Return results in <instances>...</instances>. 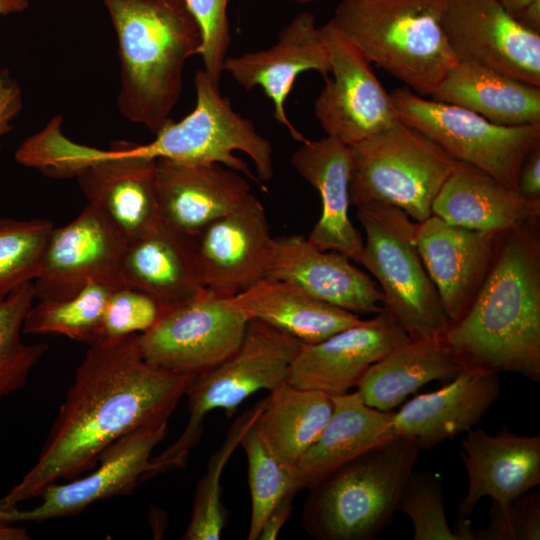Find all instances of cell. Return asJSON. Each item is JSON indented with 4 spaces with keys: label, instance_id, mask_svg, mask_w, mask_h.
<instances>
[{
    "label": "cell",
    "instance_id": "17",
    "mask_svg": "<svg viewBox=\"0 0 540 540\" xmlns=\"http://www.w3.org/2000/svg\"><path fill=\"white\" fill-rule=\"evenodd\" d=\"M405 329L385 308L375 317L314 343H302L287 382L331 397L356 388L366 371L408 341Z\"/></svg>",
    "mask_w": 540,
    "mask_h": 540
},
{
    "label": "cell",
    "instance_id": "16",
    "mask_svg": "<svg viewBox=\"0 0 540 540\" xmlns=\"http://www.w3.org/2000/svg\"><path fill=\"white\" fill-rule=\"evenodd\" d=\"M273 241L265 208L252 194L194 237L202 286L224 297L246 290L267 276Z\"/></svg>",
    "mask_w": 540,
    "mask_h": 540
},
{
    "label": "cell",
    "instance_id": "10",
    "mask_svg": "<svg viewBox=\"0 0 540 540\" xmlns=\"http://www.w3.org/2000/svg\"><path fill=\"white\" fill-rule=\"evenodd\" d=\"M390 93L401 122L423 133L455 160L517 189L525 157L540 145V124H495L457 105L426 99L406 86Z\"/></svg>",
    "mask_w": 540,
    "mask_h": 540
},
{
    "label": "cell",
    "instance_id": "47",
    "mask_svg": "<svg viewBox=\"0 0 540 540\" xmlns=\"http://www.w3.org/2000/svg\"><path fill=\"white\" fill-rule=\"evenodd\" d=\"M513 16L535 0H497Z\"/></svg>",
    "mask_w": 540,
    "mask_h": 540
},
{
    "label": "cell",
    "instance_id": "21",
    "mask_svg": "<svg viewBox=\"0 0 540 540\" xmlns=\"http://www.w3.org/2000/svg\"><path fill=\"white\" fill-rule=\"evenodd\" d=\"M161 220L190 237L236 210L252 195L248 180L218 163L156 159Z\"/></svg>",
    "mask_w": 540,
    "mask_h": 540
},
{
    "label": "cell",
    "instance_id": "33",
    "mask_svg": "<svg viewBox=\"0 0 540 540\" xmlns=\"http://www.w3.org/2000/svg\"><path fill=\"white\" fill-rule=\"evenodd\" d=\"M114 288L109 284L88 282L69 298L39 300L26 315L23 333L59 334L90 345L95 340L107 299Z\"/></svg>",
    "mask_w": 540,
    "mask_h": 540
},
{
    "label": "cell",
    "instance_id": "23",
    "mask_svg": "<svg viewBox=\"0 0 540 540\" xmlns=\"http://www.w3.org/2000/svg\"><path fill=\"white\" fill-rule=\"evenodd\" d=\"M500 394L497 373L462 368L442 388L415 396L393 412L396 436L431 449L477 425Z\"/></svg>",
    "mask_w": 540,
    "mask_h": 540
},
{
    "label": "cell",
    "instance_id": "32",
    "mask_svg": "<svg viewBox=\"0 0 540 540\" xmlns=\"http://www.w3.org/2000/svg\"><path fill=\"white\" fill-rule=\"evenodd\" d=\"M265 404V398L241 414L231 425L223 443L209 458L206 472L196 487L185 540H218L225 526L226 513L221 500L220 479L224 468Z\"/></svg>",
    "mask_w": 540,
    "mask_h": 540
},
{
    "label": "cell",
    "instance_id": "24",
    "mask_svg": "<svg viewBox=\"0 0 540 540\" xmlns=\"http://www.w3.org/2000/svg\"><path fill=\"white\" fill-rule=\"evenodd\" d=\"M291 164L321 197V216L308 241L360 264L364 240L349 218L350 147L330 136L306 139L292 154Z\"/></svg>",
    "mask_w": 540,
    "mask_h": 540
},
{
    "label": "cell",
    "instance_id": "2",
    "mask_svg": "<svg viewBox=\"0 0 540 540\" xmlns=\"http://www.w3.org/2000/svg\"><path fill=\"white\" fill-rule=\"evenodd\" d=\"M443 339L462 368L540 380L539 219L501 235L470 307Z\"/></svg>",
    "mask_w": 540,
    "mask_h": 540
},
{
    "label": "cell",
    "instance_id": "31",
    "mask_svg": "<svg viewBox=\"0 0 540 540\" xmlns=\"http://www.w3.org/2000/svg\"><path fill=\"white\" fill-rule=\"evenodd\" d=\"M332 411L331 396L284 382L265 397L254 428L270 452L294 470L318 439Z\"/></svg>",
    "mask_w": 540,
    "mask_h": 540
},
{
    "label": "cell",
    "instance_id": "14",
    "mask_svg": "<svg viewBox=\"0 0 540 540\" xmlns=\"http://www.w3.org/2000/svg\"><path fill=\"white\" fill-rule=\"evenodd\" d=\"M443 29L457 59L540 87V33L497 0H443Z\"/></svg>",
    "mask_w": 540,
    "mask_h": 540
},
{
    "label": "cell",
    "instance_id": "9",
    "mask_svg": "<svg viewBox=\"0 0 540 540\" xmlns=\"http://www.w3.org/2000/svg\"><path fill=\"white\" fill-rule=\"evenodd\" d=\"M356 209L365 232L360 264L380 286L384 308L411 339L443 337L450 321L418 253L416 222L384 203Z\"/></svg>",
    "mask_w": 540,
    "mask_h": 540
},
{
    "label": "cell",
    "instance_id": "5",
    "mask_svg": "<svg viewBox=\"0 0 540 540\" xmlns=\"http://www.w3.org/2000/svg\"><path fill=\"white\" fill-rule=\"evenodd\" d=\"M420 448L394 436L309 488L302 512L306 532L317 540H372L398 511Z\"/></svg>",
    "mask_w": 540,
    "mask_h": 540
},
{
    "label": "cell",
    "instance_id": "11",
    "mask_svg": "<svg viewBox=\"0 0 540 540\" xmlns=\"http://www.w3.org/2000/svg\"><path fill=\"white\" fill-rule=\"evenodd\" d=\"M249 320L231 297L204 288L139 334L140 351L154 367L197 375L237 350Z\"/></svg>",
    "mask_w": 540,
    "mask_h": 540
},
{
    "label": "cell",
    "instance_id": "37",
    "mask_svg": "<svg viewBox=\"0 0 540 540\" xmlns=\"http://www.w3.org/2000/svg\"><path fill=\"white\" fill-rule=\"evenodd\" d=\"M170 307L172 306L141 289L127 285L118 286L107 299L92 344L108 343L132 334H142L154 326Z\"/></svg>",
    "mask_w": 540,
    "mask_h": 540
},
{
    "label": "cell",
    "instance_id": "19",
    "mask_svg": "<svg viewBox=\"0 0 540 540\" xmlns=\"http://www.w3.org/2000/svg\"><path fill=\"white\" fill-rule=\"evenodd\" d=\"M502 234L451 225L434 215L416 222L415 244L450 325L470 307Z\"/></svg>",
    "mask_w": 540,
    "mask_h": 540
},
{
    "label": "cell",
    "instance_id": "40",
    "mask_svg": "<svg viewBox=\"0 0 540 540\" xmlns=\"http://www.w3.org/2000/svg\"><path fill=\"white\" fill-rule=\"evenodd\" d=\"M202 32L200 55L204 69L219 85L223 64L231 45L227 15L230 0H184Z\"/></svg>",
    "mask_w": 540,
    "mask_h": 540
},
{
    "label": "cell",
    "instance_id": "43",
    "mask_svg": "<svg viewBox=\"0 0 540 540\" xmlns=\"http://www.w3.org/2000/svg\"><path fill=\"white\" fill-rule=\"evenodd\" d=\"M296 494L294 491L288 492L272 509L263 523L258 540H274L278 537L291 515Z\"/></svg>",
    "mask_w": 540,
    "mask_h": 540
},
{
    "label": "cell",
    "instance_id": "20",
    "mask_svg": "<svg viewBox=\"0 0 540 540\" xmlns=\"http://www.w3.org/2000/svg\"><path fill=\"white\" fill-rule=\"evenodd\" d=\"M460 456L468 490L458 506V520L472 514L484 497L503 507L540 484V434L518 435L506 426L495 434L472 428L461 442Z\"/></svg>",
    "mask_w": 540,
    "mask_h": 540
},
{
    "label": "cell",
    "instance_id": "39",
    "mask_svg": "<svg viewBox=\"0 0 540 540\" xmlns=\"http://www.w3.org/2000/svg\"><path fill=\"white\" fill-rule=\"evenodd\" d=\"M490 522L474 531V540H539L540 493L527 492L501 507L491 504Z\"/></svg>",
    "mask_w": 540,
    "mask_h": 540
},
{
    "label": "cell",
    "instance_id": "8",
    "mask_svg": "<svg viewBox=\"0 0 540 540\" xmlns=\"http://www.w3.org/2000/svg\"><path fill=\"white\" fill-rule=\"evenodd\" d=\"M349 147L350 203L388 204L417 223L432 215L434 199L460 164L401 121Z\"/></svg>",
    "mask_w": 540,
    "mask_h": 540
},
{
    "label": "cell",
    "instance_id": "42",
    "mask_svg": "<svg viewBox=\"0 0 540 540\" xmlns=\"http://www.w3.org/2000/svg\"><path fill=\"white\" fill-rule=\"evenodd\" d=\"M517 192L527 199H540V145L525 157L518 174Z\"/></svg>",
    "mask_w": 540,
    "mask_h": 540
},
{
    "label": "cell",
    "instance_id": "7",
    "mask_svg": "<svg viewBox=\"0 0 540 540\" xmlns=\"http://www.w3.org/2000/svg\"><path fill=\"white\" fill-rule=\"evenodd\" d=\"M196 104L181 121L166 124L147 144L117 141L120 153L184 163H218L261 187L274 175L273 148L255 124L239 114L204 68L194 77Z\"/></svg>",
    "mask_w": 540,
    "mask_h": 540
},
{
    "label": "cell",
    "instance_id": "26",
    "mask_svg": "<svg viewBox=\"0 0 540 540\" xmlns=\"http://www.w3.org/2000/svg\"><path fill=\"white\" fill-rule=\"evenodd\" d=\"M332 401L330 419L293 470L296 493L396 436L393 412L366 405L357 391L333 396Z\"/></svg>",
    "mask_w": 540,
    "mask_h": 540
},
{
    "label": "cell",
    "instance_id": "46",
    "mask_svg": "<svg viewBox=\"0 0 540 540\" xmlns=\"http://www.w3.org/2000/svg\"><path fill=\"white\" fill-rule=\"evenodd\" d=\"M29 6V0H0V15L18 13Z\"/></svg>",
    "mask_w": 540,
    "mask_h": 540
},
{
    "label": "cell",
    "instance_id": "34",
    "mask_svg": "<svg viewBox=\"0 0 540 540\" xmlns=\"http://www.w3.org/2000/svg\"><path fill=\"white\" fill-rule=\"evenodd\" d=\"M36 299L33 282L25 283L0 300V400L23 388L47 352L45 343L22 339L26 315Z\"/></svg>",
    "mask_w": 540,
    "mask_h": 540
},
{
    "label": "cell",
    "instance_id": "18",
    "mask_svg": "<svg viewBox=\"0 0 540 540\" xmlns=\"http://www.w3.org/2000/svg\"><path fill=\"white\" fill-rule=\"evenodd\" d=\"M330 60L316 17L307 11L296 15L267 49L227 56L223 72L244 90L260 87L273 102V117L287 128L297 141L306 138L289 121L285 103L297 77L316 71L324 79L330 74Z\"/></svg>",
    "mask_w": 540,
    "mask_h": 540
},
{
    "label": "cell",
    "instance_id": "29",
    "mask_svg": "<svg viewBox=\"0 0 540 540\" xmlns=\"http://www.w3.org/2000/svg\"><path fill=\"white\" fill-rule=\"evenodd\" d=\"M249 318L314 344L359 323L355 313L315 299L295 285L266 276L231 297Z\"/></svg>",
    "mask_w": 540,
    "mask_h": 540
},
{
    "label": "cell",
    "instance_id": "41",
    "mask_svg": "<svg viewBox=\"0 0 540 540\" xmlns=\"http://www.w3.org/2000/svg\"><path fill=\"white\" fill-rule=\"evenodd\" d=\"M22 108L21 91L6 69L0 71V135L8 133L10 122Z\"/></svg>",
    "mask_w": 540,
    "mask_h": 540
},
{
    "label": "cell",
    "instance_id": "27",
    "mask_svg": "<svg viewBox=\"0 0 540 540\" xmlns=\"http://www.w3.org/2000/svg\"><path fill=\"white\" fill-rule=\"evenodd\" d=\"M122 283L174 306L201 292L194 237L162 220L128 242L121 265Z\"/></svg>",
    "mask_w": 540,
    "mask_h": 540
},
{
    "label": "cell",
    "instance_id": "38",
    "mask_svg": "<svg viewBox=\"0 0 540 540\" xmlns=\"http://www.w3.org/2000/svg\"><path fill=\"white\" fill-rule=\"evenodd\" d=\"M413 526V540H459L448 524L440 481L429 472L413 471L399 502Z\"/></svg>",
    "mask_w": 540,
    "mask_h": 540
},
{
    "label": "cell",
    "instance_id": "13",
    "mask_svg": "<svg viewBox=\"0 0 540 540\" xmlns=\"http://www.w3.org/2000/svg\"><path fill=\"white\" fill-rule=\"evenodd\" d=\"M128 241L104 213L89 204L70 223L53 228L33 281L38 300H62L88 282L124 285L121 265Z\"/></svg>",
    "mask_w": 540,
    "mask_h": 540
},
{
    "label": "cell",
    "instance_id": "4",
    "mask_svg": "<svg viewBox=\"0 0 540 540\" xmlns=\"http://www.w3.org/2000/svg\"><path fill=\"white\" fill-rule=\"evenodd\" d=\"M443 0H341L330 20L371 64L430 97L456 64Z\"/></svg>",
    "mask_w": 540,
    "mask_h": 540
},
{
    "label": "cell",
    "instance_id": "35",
    "mask_svg": "<svg viewBox=\"0 0 540 540\" xmlns=\"http://www.w3.org/2000/svg\"><path fill=\"white\" fill-rule=\"evenodd\" d=\"M53 228L46 219L0 218V300L36 279Z\"/></svg>",
    "mask_w": 540,
    "mask_h": 540
},
{
    "label": "cell",
    "instance_id": "1",
    "mask_svg": "<svg viewBox=\"0 0 540 540\" xmlns=\"http://www.w3.org/2000/svg\"><path fill=\"white\" fill-rule=\"evenodd\" d=\"M195 377L147 363L139 334L89 345L38 460L0 499V507L38 498L58 480L94 468L102 452L126 434L168 422Z\"/></svg>",
    "mask_w": 540,
    "mask_h": 540
},
{
    "label": "cell",
    "instance_id": "36",
    "mask_svg": "<svg viewBox=\"0 0 540 540\" xmlns=\"http://www.w3.org/2000/svg\"><path fill=\"white\" fill-rule=\"evenodd\" d=\"M240 446L245 451L248 461V483L251 495V516L247 539L258 540L269 513L288 492L294 491L293 470L278 460L264 445L254 424L243 436Z\"/></svg>",
    "mask_w": 540,
    "mask_h": 540
},
{
    "label": "cell",
    "instance_id": "30",
    "mask_svg": "<svg viewBox=\"0 0 540 540\" xmlns=\"http://www.w3.org/2000/svg\"><path fill=\"white\" fill-rule=\"evenodd\" d=\"M461 369L443 337L410 338L374 363L356 391L366 405L391 411L422 386L453 378Z\"/></svg>",
    "mask_w": 540,
    "mask_h": 540
},
{
    "label": "cell",
    "instance_id": "22",
    "mask_svg": "<svg viewBox=\"0 0 540 540\" xmlns=\"http://www.w3.org/2000/svg\"><path fill=\"white\" fill-rule=\"evenodd\" d=\"M267 276L287 281L311 297L352 313L377 314L384 308L376 281L338 252L321 250L307 238H274Z\"/></svg>",
    "mask_w": 540,
    "mask_h": 540
},
{
    "label": "cell",
    "instance_id": "6",
    "mask_svg": "<svg viewBox=\"0 0 540 540\" xmlns=\"http://www.w3.org/2000/svg\"><path fill=\"white\" fill-rule=\"evenodd\" d=\"M301 344L281 330L250 319L237 350L196 375L185 395L189 418L184 429L171 445L152 456L141 481L184 467L201 439L209 413L222 409L231 417L251 395L261 390L270 392L287 382Z\"/></svg>",
    "mask_w": 540,
    "mask_h": 540
},
{
    "label": "cell",
    "instance_id": "25",
    "mask_svg": "<svg viewBox=\"0 0 540 540\" xmlns=\"http://www.w3.org/2000/svg\"><path fill=\"white\" fill-rule=\"evenodd\" d=\"M432 215L475 231L505 233L540 217V199H527L487 173L461 163L433 201Z\"/></svg>",
    "mask_w": 540,
    "mask_h": 540
},
{
    "label": "cell",
    "instance_id": "15",
    "mask_svg": "<svg viewBox=\"0 0 540 540\" xmlns=\"http://www.w3.org/2000/svg\"><path fill=\"white\" fill-rule=\"evenodd\" d=\"M167 431L168 422H164L126 434L102 452L96 470L64 484L49 485L38 497L40 503L31 509L0 507V521L41 522L71 516L98 501L130 494L141 482L155 447Z\"/></svg>",
    "mask_w": 540,
    "mask_h": 540
},
{
    "label": "cell",
    "instance_id": "48",
    "mask_svg": "<svg viewBox=\"0 0 540 540\" xmlns=\"http://www.w3.org/2000/svg\"><path fill=\"white\" fill-rule=\"evenodd\" d=\"M289 1L299 3V4H306V3L313 2V1H316V0H289Z\"/></svg>",
    "mask_w": 540,
    "mask_h": 540
},
{
    "label": "cell",
    "instance_id": "45",
    "mask_svg": "<svg viewBox=\"0 0 540 540\" xmlns=\"http://www.w3.org/2000/svg\"><path fill=\"white\" fill-rule=\"evenodd\" d=\"M29 535L24 528L12 526L11 523L0 521V540H27Z\"/></svg>",
    "mask_w": 540,
    "mask_h": 540
},
{
    "label": "cell",
    "instance_id": "28",
    "mask_svg": "<svg viewBox=\"0 0 540 540\" xmlns=\"http://www.w3.org/2000/svg\"><path fill=\"white\" fill-rule=\"evenodd\" d=\"M430 97L499 125L540 124V87L475 62L457 61Z\"/></svg>",
    "mask_w": 540,
    "mask_h": 540
},
{
    "label": "cell",
    "instance_id": "3",
    "mask_svg": "<svg viewBox=\"0 0 540 540\" xmlns=\"http://www.w3.org/2000/svg\"><path fill=\"white\" fill-rule=\"evenodd\" d=\"M103 3L118 40L119 111L156 134L172 121L185 64L201 51V28L184 0Z\"/></svg>",
    "mask_w": 540,
    "mask_h": 540
},
{
    "label": "cell",
    "instance_id": "12",
    "mask_svg": "<svg viewBox=\"0 0 540 540\" xmlns=\"http://www.w3.org/2000/svg\"><path fill=\"white\" fill-rule=\"evenodd\" d=\"M330 74L314 102V113L327 134L352 146L400 120L392 99L361 51L329 20L320 26Z\"/></svg>",
    "mask_w": 540,
    "mask_h": 540
},
{
    "label": "cell",
    "instance_id": "44",
    "mask_svg": "<svg viewBox=\"0 0 540 540\" xmlns=\"http://www.w3.org/2000/svg\"><path fill=\"white\" fill-rule=\"evenodd\" d=\"M525 28L540 33V0H535L514 15Z\"/></svg>",
    "mask_w": 540,
    "mask_h": 540
}]
</instances>
